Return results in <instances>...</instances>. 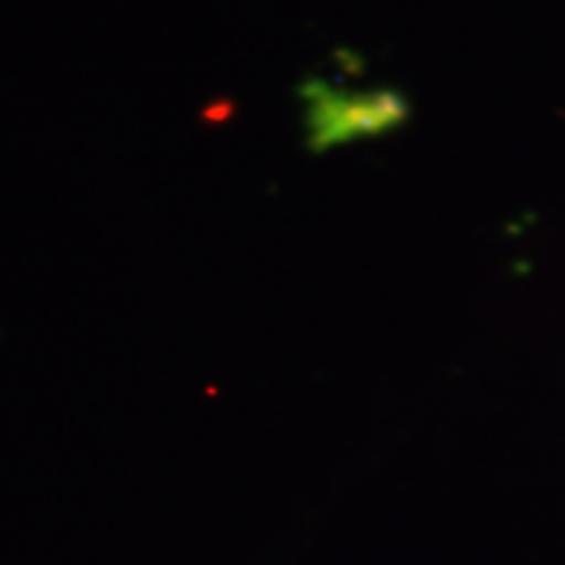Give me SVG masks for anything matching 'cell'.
Listing matches in <instances>:
<instances>
[{
  "instance_id": "obj_1",
  "label": "cell",
  "mask_w": 565,
  "mask_h": 565,
  "mask_svg": "<svg viewBox=\"0 0 565 565\" xmlns=\"http://www.w3.org/2000/svg\"><path fill=\"white\" fill-rule=\"evenodd\" d=\"M299 95L307 145L312 152H328L364 137H380L408 118V103L391 89L343 92L309 79L299 87Z\"/></svg>"
}]
</instances>
